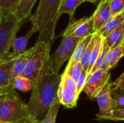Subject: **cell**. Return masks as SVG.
<instances>
[{
	"instance_id": "6da1fadb",
	"label": "cell",
	"mask_w": 124,
	"mask_h": 123,
	"mask_svg": "<svg viewBox=\"0 0 124 123\" xmlns=\"http://www.w3.org/2000/svg\"><path fill=\"white\" fill-rule=\"evenodd\" d=\"M60 81L61 75L53 72L50 61L37 80L33 83L31 95L27 104L32 118L37 119L46 114L58 99Z\"/></svg>"
},
{
	"instance_id": "7a4b0ae2",
	"label": "cell",
	"mask_w": 124,
	"mask_h": 123,
	"mask_svg": "<svg viewBox=\"0 0 124 123\" xmlns=\"http://www.w3.org/2000/svg\"><path fill=\"white\" fill-rule=\"evenodd\" d=\"M60 3L61 0H40L35 13L30 16L32 28L35 32H39L36 42H45L52 46L60 18Z\"/></svg>"
},
{
	"instance_id": "3957f363",
	"label": "cell",
	"mask_w": 124,
	"mask_h": 123,
	"mask_svg": "<svg viewBox=\"0 0 124 123\" xmlns=\"http://www.w3.org/2000/svg\"><path fill=\"white\" fill-rule=\"evenodd\" d=\"M33 120L28 104L15 89L0 95V123H27Z\"/></svg>"
},
{
	"instance_id": "277c9868",
	"label": "cell",
	"mask_w": 124,
	"mask_h": 123,
	"mask_svg": "<svg viewBox=\"0 0 124 123\" xmlns=\"http://www.w3.org/2000/svg\"><path fill=\"white\" fill-rule=\"evenodd\" d=\"M52 46L45 42H36L32 47V52L28 60L23 76L35 83L45 67L51 61Z\"/></svg>"
},
{
	"instance_id": "5b68a950",
	"label": "cell",
	"mask_w": 124,
	"mask_h": 123,
	"mask_svg": "<svg viewBox=\"0 0 124 123\" xmlns=\"http://www.w3.org/2000/svg\"><path fill=\"white\" fill-rule=\"evenodd\" d=\"M23 22L12 12H0V60L10 53L12 42Z\"/></svg>"
},
{
	"instance_id": "8992f818",
	"label": "cell",
	"mask_w": 124,
	"mask_h": 123,
	"mask_svg": "<svg viewBox=\"0 0 124 123\" xmlns=\"http://www.w3.org/2000/svg\"><path fill=\"white\" fill-rule=\"evenodd\" d=\"M81 39L71 36H62L59 46L51 55L52 67L54 73L59 75L61 67L64 62L67 60L69 61L71 58Z\"/></svg>"
},
{
	"instance_id": "52a82bcc",
	"label": "cell",
	"mask_w": 124,
	"mask_h": 123,
	"mask_svg": "<svg viewBox=\"0 0 124 123\" xmlns=\"http://www.w3.org/2000/svg\"><path fill=\"white\" fill-rule=\"evenodd\" d=\"M99 106L97 120H108L116 109V101L113 97L111 80H108L96 97Z\"/></svg>"
},
{
	"instance_id": "ba28073f",
	"label": "cell",
	"mask_w": 124,
	"mask_h": 123,
	"mask_svg": "<svg viewBox=\"0 0 124 123\" xmlns=\"http://www.w3.org/2000/svg\"><path fill=\"white\" fill-rule=\"evenodd\" d=\"M95 33L93 17H84L69 21L65 30L62 33V36H71L84 38Z\"/></svg>"
},
{
	"instance_id": "9c48e42d",
	"label": "cell",
	"mask_w": 124,
	"mask_h": 123,
	"mask_svg": "<svg viewBox=\"0 0 124 123\" xmlns=\"http://www.w3.org/2000/svg\"><path fill=\"white\" fill-rule=\"evenodd\" d=\"M110 80V73L102 70H99L91 73L88 78L84 91L90 100H96L99 92L106 83Z\"/></svg>"
},
{
	"instance_id": "30bf717a",
	"label": "cell",
	"mask_w": 124,
	"mask_h": 123,
	"mask_svg": "<svg viewBox=\"0 0 124 123\" xmlns=\"http://www.w3.org/2000/svg\"><path fill=\"white\" fill-rule=\"evenodd\" d=\"M15 57L8 54L7 57L0 60V95L14 89L12 78V67Z\"/></svg>"
},
{
	"instance_id": "8fae6325",
	"label": "cell",
	"mask_w": 124,
	"mask_h": 123,
	"mask_svg": "<svg viewBox=\"0 0 124 123\" xmlns=\"http://www.w3.org/2000/svg\"><path fill=\"white\" fill-rule=\"evenodd\" d=\"M95 33L102 28L114 17L110 9V0H104L97 6L92 14Z\"/></svg>"
},
{
	"instance_id": "7c38bea8",
	"label": "cell",
	"mask_w": 124,
	"mask_h": 123,
	"mask_svg": "<svg viewBox=\"0 0 124 123\" xmlns=\"http://www.w3.org/2000/svg\"><path fill=\"white\" fill-rule=\"evenodd\" d=\"M57 99L61 105L65 108L70 109L76 107L78 96L60 81L57 92Z\"/></svg>"
},
{
	"instance_id": "4fadbf2b",
	"label": "cell",
	"mask_w": 124,
	"mask_h": 123,
	"mask_svg": "<svg viewBox=\"0 0 124 123\" xmlns=\"http://www.w3.org/2000/svg\"><path fill=\"white\" fill-rule=\"evenodd\" d=\"M123 57H124V39L118 46L109 51L102 70L110 72V70L117 66L118 62Z\"/></svg>"
},
{
	"instance_id": "5bb4252c",
	"label": "cell",
	"mask_w": 124,
	"mask_h": 123,
	"mask_svg": "<svg viewBox=\"0 0 124 123\" xmlns=\"http://www.w3.org/2000/svg\"><path fill=\"white\" fill-rule=\"evenodd\" d=\"M32 47L29 49H27L24 53L17 56L15 59L13 67H12V78L13 80L17 76L23 75L25 70L28 60L32 52Z\"/></svg>"
},
{
	"instance_id": "9a60e30c",
	"label": "cell",
	"mask_w": 124,
	"mask_h": 123,
	"mask_svg": "<svg viewBox=\"0 0 124 123\" xmlns=\"http://www.w3.org/2000/svg\"><path fill=\"white\" fill-rule=\"evenodd\" d=\"M36 33L35 30L31 28V29L24 36L21 37H16L12 44V52L11 53V55L14 57H16L21 54L24 53L27 49L26 46L28 44V42L31 37V36Z\"/></svg>"
},
{
	"instance_id": "2e32d148",
	"label": "cell",
	"mask_w": 124,
	"mask_h": 123,
	"mask_svg": "<svg viewBox=\"0 0 124 123\" xmlns=\"http://www.w3.org/2000/svg\"><path fill=\"white\" fill-rule=\"evenodd\" d=\"M92 36H93V35H91V36H89L84 38L81 40V41L78 44L73 54L72 55L71 58L69 59L66 67H72L74 65H76L78 62H81V61L83 58V56L86 51V49L92 40Z\"/></svg>"
},
{
	"instance_id": "e0dca14e",
	"label": "cell",
	"mask_w": 124,
	"mask_h": 123,
	"mask_svg": "<svg viewBox=\"0 0 124 123\" xmlns=\"http://www.w3.org/2000/svg\"><path fill=\"white\" fill-rule=\"evenodd\" d=\"M37 0H20L17 4L14 14L19 21L25 20L31 15L32 8Z\"/></svg>"
},
{
	"instance_id": "ac0fdd59",
	"label": "cell",
	"mask_w": 124,
	"mask_h": 123,
	"mask_svg": "<svg viewBox=\"0 0 124 123\" xmlns=\"http://www.w3.org/2000/svg\"><path fill=\"white\" fill-rule=\"evenodd\" d=\"M84 2V0H61L60 9H59V15L60 17L62 14H69V21L73 20L76 18L74 17V13L77 7Z\"/></svg>"
},
{
	"instance_id": "d6986e66",
	"label": "cell",
	"mask_w": 124,
	"mask_h": 123,
	"mask_svg": "<svg viewBox=\"0 0 124 123\" xmlns=\"http://www.w3.org/2000/svg\"><path fill=\"white\" fill-rule=\"evenodd\" d=\"M123 22H124V11L114 16L110 20V21H109L102 28H101L97 33H99L102 37L106 38L111 32L118 28Z\"/></svg>"
},
{
	"instance_id": "ffe728a7",
	"label": "cell",
	"mask_w": 124,
	"mask_h": 123,
	"mask_svg": "<svg viewBox=\"0 0 124 123\" xmlns=\"http://www.w3.org/2000/svg\"><path fill=\"white\" fill-rule=\"evenodd\" d=\"M104 38L110 49L118 46L124 39V22Z\"/></svg>"
},
{
	"instance_id": "44dd1931",
	"label": "cell",
	"mask_w": 124,
	"mask_h": 123,
	"mask_svg": "<svg viewBox=\"0 0 124 123\" xmlns=\"http://www.w3.org/2000/svg\"><path fill=\"white\" fill-rule=\"evenodd\" d=\"M97 38V33H94L93 34V36L92 38L90 43H89V45L86 49V51L83 56V58L81 61V63L83 66V69L85 71H86L87 73H88V70H89V63H90V59L92 57V51H93V49H94L95 43H96Z\"/></svg>"
},
{
	"instance_id": "7402d4cb",
	"label": "cell",
	"mask_w": 124,
	"mask_h": 123,
	"mask_svg": "<svg viewBox=\"0 0 124 123\" xmlns=\"http://www.w3.org/2000/svg\"><path fill=\"white\" fill-rule=\"evenodd\" d=\"M13 86L15 89L18 90L22 92H28L33 88V83L31 80L23 76H17L13 80Z\"/></svg>"
},
{
	"instance_id": "603a6c76",
	"label": "cell",
	"mask_w": 124,
	"mask_h": 123,
	"mask_svg": "<svg viewBox=\"0 0 124 123\" xmlns=\"http://www.w3.org/2000/svg\"><path fill=\"white\" fill-rule=\"evenodd\" d=\"M110 50V49L108 47V46L107 45V43H106V42L105 41V38H103V42H102V49H101V52H100V57H99L97 61L96 62L94 67L92 68V70L91 71V73H92V72H94L95 71H97L99 70H102V69L103 65H104L105 62V59H106V57H107L108 54Z\"/></svg>"
},
{
	"instance_id": "cb8c5ba5",
	"label": "cell",
	"mask_w": 124,
	"mask_h": 123,
	"mask_svg": "<svg viewBox=\"0 0 124 123\" xmlns=\"http://www.w3.org/2000/svg\"><path fill=\"white\" fill-rule=\"evenodd\" d=\"M60 103L57 99L52 107L49 109L48 112L46 114L44 118L41 120V123H56V118L58 114V111L60 107Z\"/></svg>"
},
{
	"instance_id": "d4e9b609",
	"label": "cell",
	"mask_w": 124,
	"mask_h": 123,
	"mask_svg": "<svg viewBox=\"0 0 124 123\" xmlns=\"http://www.w3.org/2000/svg\"><path fill=\"white\" fill-rule=\"evenodd\" d=\"M20 0H0V12L14 13Z\"/></svg>"
},
{
	"instance_id": "484cf974",
	"label": "cell",
	"mask_w": 124,
	"mask_h": 123,
	"mask_svg": "<svg viewBox=\"0 0 124 123\" xmlns=\"http://www.w3.org/2000/svg\"><path fill=\"white\" fill-rule=\"evenodd\" d=\"M83 66L81 62H78L76 65H74L72 67H65L63 72L69 75L70 78H72L76 82L77 81L78 78H79L82 70H83Z\"/></svg>"
},
{
	"instance_id": "4316f807",
	"label": "cell",
	"mask_w": 124,
	"mask_h": 123,
	"mask_svg": "<svg viewBox=\"0 0 124 123\" xmlns=\"http://www.w3.org/2000/svg\"><path fill=\"white\" fill-rule=\"evenodd\" d=\"M87 78H88V73L86 71H85L84 70H82L79 78H78L77 81H76V88H77V94L79 96L80 94L81 93V91H84V86L86 85V80H87Z\"/></svg>"
},
{
	"instance_id": "83f0119b",
	"label": "cell",
	"mask_w": 124,
	"mask_h": 123,
	"mask_svg": "<svg viewBox=\"0 0 124 123\" xmlns=\"http://www.w3.org/2000/svg\"><path fill=\"white\" fill-rule=\"evenodd\" d=\"M110 9L113 16L124 11V0H110Z\"/></svg>"
},
{
	"instance_id": "f1b7e54d",
	"label": "cell",
	"mask_w": 124,
	"mask_h": 123,
	"mask_svg": "<svg viewBox=\"0 0 124 123\" xmlns=\"http://www.w3.org/2000/svg\"><path fill=\"white\" fill-rule=\"evenodd\" d=\"M112 88L114 90L124 91V72L113 82H112Z\"/></svg>"
},
{
	"instance_id": "f546056e",
	"label": "cell",
	"mask_w": 124,
	"mask_h": 123,
	"mask_svg": "<svg viewBox=\"0 0 124 123\" xmlns=\"http://www.w3.org/2000/svg\"><path fill=\"white\" fill-rule=\"evenodd\" d=\"M113 97L116 101V109H124V94H113Z\"/></svg>"
},
{
	"instance_id": "4dcf8cb0",
	"label": "cell",
	"mask_w": 124,
	"mask_h": 123,
	"mask_svg": "<svg viewBox=\"0 0 124 123\" xmlns=\"http://www.w3.org/2000/svg\"><path fill=\"white\" fill-rule=\"evenodd\" d=\"M108 120L124 121V109H116L114 110L113 115Z\"/></svg>"
},
{
	"instance_id": "1f68e13d",
	"label": "cell",
	"mask_w": 124,
	"mask_h": 123,
	"mask_svg": "<svg viewBox=\"0 0 124 123\" xmlns=\"http://www.w3.org/2000/svg\"><path fill=\"white\" fill-rule=\"evenodd\" d=\"M41 123V121L37 120V119H36V120H31V121H30V122H28V123Z\"/></svg>"
},
{
	"instance_id": "d6a6232c",
	"label": "cell",
	"mask_w": 124,
	"mask_h": 123,
	"mask_svg": "<svg viewBox=\"0 0 124 123\" xmlns=\"http://www.w3.org/2000/svg\"><path fill=\"white\" fill-rule=\"evenodd\" d=\"M99 0H84V1H89V2H92L94 4H95Z\"/></svg>"
},
{
	"instance_id": "836d02e7",
	"label": "cell",
	"mask_w": 124,
	"mask_h": 123,
	"mask_svg": "<svg viewBox=\"0 0 124 123\" xmlns=\"http://www.w3.org/2000/svg\"><path fill=\"white\" fill-rule=\"evenodd\" d=\"M104 1V0H99V1H97V3H96L95 4H94V5L97 6V5H98V4H100V3L101 2V1Z\"/></svg>"
},
{
	"instance_id": "e575fe53",
	"label": "cell",
	"mask_w": 124,
	"mask_h": 123,
	"mask_svg": "<svg viewBox=\"0 0 124 123\" xmlns=\"http://www.w3.org/2000/svg\"></svg>"
}]
</instances>
